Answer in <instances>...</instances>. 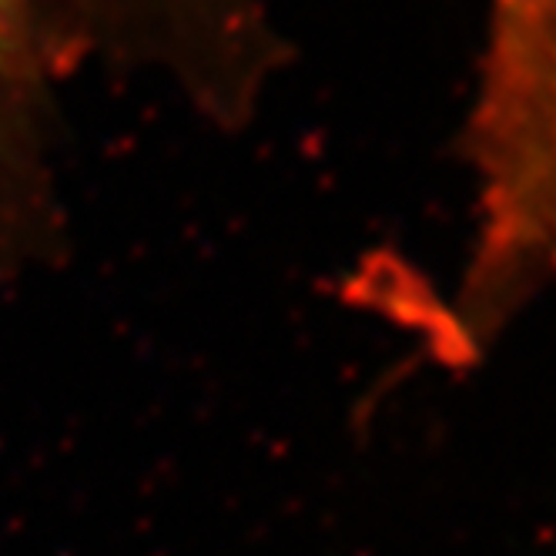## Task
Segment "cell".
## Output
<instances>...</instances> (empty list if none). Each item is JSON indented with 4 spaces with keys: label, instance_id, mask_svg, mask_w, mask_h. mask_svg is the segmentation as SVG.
I'll return each instance as SVG.
<instances>
[{
    "label": "cell",
    "instance_id": "cell-1",
    "mask_svg": "<svg viewBox=\"0 0 556 556\" xmlns=\"http://www.w3.org/2000/svg\"><path fill=\"white\" fill-rule=\"evenodd\" d=\"M154 17V0H0V98L27 94L98 51L135 45L128 30Z\"/></svg>",
    "mask_w": 556,
    "mask_h": 556
}]
</instances>
